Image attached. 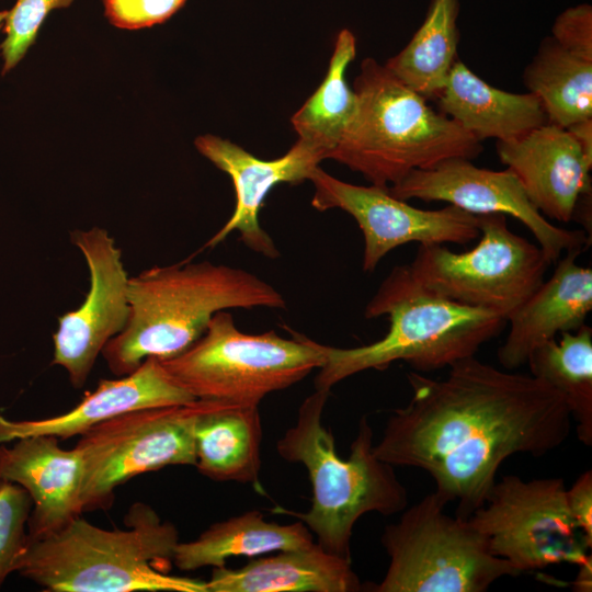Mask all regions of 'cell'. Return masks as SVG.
Segmentation results:
<instances>
[{"instance_id": "1", "label": "cell", "mask_w": 592, "mask_h": 592, "mask_svg": "<svg viewBox=\"0 0 592 592\" xmlns=\"http://www.w3.org/2000/svg\"><path fill=\"white\" fill-rule=\"evenodd\" d=\"M407 379L411 399L390 414L374 454L424 470L465 519L486 502L506 458L544 456L571 432L570 410L555 388L475 355L452 364L445 378L412 371Z\"/></svg>"}, {"instance_id": "2", "label": "cell", "mask_w": 592, "mask_h": 592, "mask_svg": "<svg viewBox=\"0 0 592 592\" xmlns=\"http://www.w3.org/2000/svg\"><path fill=\"white\" fill-rule=\"evenodd\" d=\"M129 317L102 351L115 376L147 357H173L192 345L212 317L234 308H285L283 295L259 276L209 261L153 266L128 281Z\"/></svg>"}, {"instance_id": "3", "label": "cell", "mask_w": 592, "mask_h": 592, "mask_svg": "<svg viewBox=\"0 0 592 592\" xmlns=\"http://www.w3.org/2000/svg\"><path fill=\"white\" fill-rule=\"evenodd\" d=\"M126 530H104L81 515L62 528L30 538L18 571L49 592H207L202 580L170 576L179 533L137 502Z\"/></svg>"}, {"instance_id": "4", "label": "cell", "mask_w": 592, "mask_h": 592, "mask_svg": "<svg viewBox=\"0 0 592 592\" xmlns=\"http://www.w3.org/2000/svg\"><path fill=\"white\" fill-rule=\"evenodd\" d=\"M387 315L384 338L367 345L342 349L327 345V358L315 378L317 390L330 391L339 382L367 369H386L403 361L428 373L474 356L497 337L506 319L491 310L466 306L423 289L407 265L396 266L367 303V319Z\"/></svg>"}, {"instance_id": "5", "label": "cell", "mask_w": 592, "mask_h": 592, "mask_svg": "<svg viewBox=\"0 0 592 592\" xmlns=\"http://www.w3.org/2000/svg\"><path fill=\"white\" fill-rule=\"evenodd\" d=\"M330 391L317 390L298 409L296 423L276 443L282 458L305 466L312 487L306 512L276 509L301 521L326 551L351 560L356 521L369 512L391 515L408 505V493L394 466L373 451L368 419L358 422L349 457L337 454L334 436L322 423Z\"/></svg>"}, {"instance_id": "6", "label": "cell", "mask_w": 592, "mask_h": 592, "mask_svg": "<svg viewBox=\"0 0 592 592\" xmlns=\"http://www.w3.org/2000/svg\"><path fill=\"white\" fill-rule=\"evenodd\" d=\"M356 113L333 159L388 189L414 170L451 158L473 160L481 141L409 88L385 65L367 57L354 79Z\"/></svg>"}, {"instance_id": "7", "label": "cell", "mask_w": 592, "mask_h": 592, "mask_svg": "<svg viewBox=\"0 0 592 592\" xmlns=\"http://www.w3.org/2000/svg\"><path fill=\"white\" fill-rule=\"evenodd\" d=\"M327 345L297 332L249 334L227 310L216 312L185 351L160 360L170 377L195 399L259 406L326 363Z\"/></svg>"}, {"instance_id": "8", "label": "cell", "mask_w": 592, "mask_h": 592, "mask_svg": "<svg viewBox=\"0 0 592 592\" xmlns=\"http://www.w3.org/2000/svg\"><path fill=\"white\" fill-rule=\"evenodd\" d=\"M435 491L386 525L382 544L389 566L375 592H485L502 577L520 573L491 554L468 519L445 513Z\"/></svg>"}, {"instance_id": "9", "label": "cell", "mask_w": 592, "mask_h": 592, "mask_svg": "<svg viewBox=\"0 0 592 592\" xmlns=\"http://www.w3.org/2000/svg\"><path fill=\"white\" fill-rule=\"evenodd\" d=\"M477 216L480 239L473 249L419 244L407 267L426 292L508 319L544 282L550 263L539 246L509 229L506 215Z\"/></svg>"}, {"instance_id": "10", "label": "cell", "mask_w": 592, "mask_h": 592, "mask_svg": "<svg viewBox=\"0 0 592 592\" xmlns=\"http://www.w3.org/2000/svg\"><path fill=\"white\" fill-rule=\"evenodd\" d=\"M212 400L137 409L80 435L82 511L106 510L114 490L140 474L172 465L195 466V425Z\"/></svg>"}, {"instance_id": "11", "label": "cell", "mask_w": 592, "mask_h": 592, "mask_svg": "<svg viewBox=\"0 0 592 592\" xmlns=\"http://www.w3.org/2000/svg\"><path fill=\"white\" fill-rule=\"evenodd\" d=\"M468 521L519 573L562 562L592 567V545L572 519L561 478L503 476Z\"/></svg>"}, {"instance_id": "12", "label": "cell", "mask_w": 592, "mask_h": 592, "mask_svg": "<svg viewBox=\"0 0 592 592\" xmlns=\"http://www.w3.org/2000/svg\"><path fill=\"white\" fill-rule=\"evenodd\" d=\"M309 181L315 189L314 208H339L357 223L364 238V272H373L387 253L402 244H466L480 235L478 216L451 204L440 209L417 208L388 189L351 184L320 167Z\"/></svg>"}, {"instance_id": "13", "label": "cell", "mask_w": 592, "mask_h": 592, "mask_svg": "<svg viewBox=\"0 0 592 592\" xmlns=\"http://www.w3.org/2000/svg\"><path fill=\"white\" fill-rule=\"evenodd\" d=\"M388 191L403 201L447 202L474 215H510L532 231L550 264L558 261L563 251H582L590 243L584 230L553 225L531 203L519 179L508 168L494 171L478 168L469 159L451 158L433 168L410 172Z\"/></svg>"}, {"instance_id": "14", "label": "cell", "mask_w": 592, "mask_h": 592, "mask_svg": "<svg viewBox=\"0 0 592 592\" xmlns=\"http://www.w3.org/2000/svg\"><path fill=\"white\" fill-rule=\"evenodd\" d=\"M70 237L88 265L90 286L77 309L58 317L52 364L62 367L71 385L81 388L104 346L127 323L129 277L122 251L105 229L75 230Z\"/></svg>"}, {"instance_id": "15", "label": "cell", "mask_w": 592, "mask_h": 592, "mask_svg": "<svg viewBox=\"0 0 592 592\" xmlns=\"http://www.w3.org/2000/svg\"><path fill=\"white\" fill-rule=\"evenodd\" d=\"M194 144L201 155L230 177L236 194L232 215L205 247H216L237 230L249 249L276 259L278 249L259 221L264 200L277 184L309 180L325 160L323 155L299 139L285 155L272 160L259 159L239 145L214 135L198 136Z\"/></svg>"}, {"instance_id": "16", "label": "cell", "mask_w": 592, "mask_h": 592, "mask_svg": "<svg viewBox=\"0 0 592 592\" xmlns=\"http://www.w3.org/2000/svg\"><path fill=\"white\" fill-rule=\"evenodd\" d=\"M497 153L546 218L570 221L580 196L591 192L592 163L566 128L546 123L520 138L497 141Z\"/></svg>"}, {"instance_id": "17", "label": "cell", "mask_w": 592, "mask_h": 592, "mask_svg": "<svg viewBox=\"0 0 592 592\" xmlns=\"http://www.w3.org/2000/svg\"><path fill=\"white\" fill-rule=\"evenodd\" d=\"M82 458L52 435H31L12 446L0 444V480L16 483L31 497L29 537L57 532L81 515Z\"/></svg>"}, {"instance_id": "18", "label": "cell", "mask_w": 592, "mask_h": 592, "mask_svg": "<svg viewBox=\"0 0 592 592\" xmlns=\"http://www.w3.org/2000/svg\"><path fill=\"white\" fill-rule=\"evenodd\" d=\"M196 400L167 373L159 358L147 357L134 372L102 379L71 410L39 420H10L0 415V444L31 435L68 440L126 412Z\"/></svg>"}, {"instance_id": "19", "label": "cell", "mask_w": 592, "mask_h": 592, "mask_svg": "<svg viewBox=\"0 0 592 592\" xmlns=\"http://www.w3.org/2000/svg\"><path fill=\"white\" fill-rule=\"evenodd\" d=\"M581 250L567 251L553 275L506 319L510 330L498 350V361L513 371L556 334L576 331L592 309V270L577 264Z\"/></svg>"}, {"instance_id": "20", "label": "cell", "mask_w": 592, "mask_h": 592, "mask_svg": "<svg viewBox=\"0 0 592 592\" xmlns=\"http://www.w3.org/2000/svg\"><path fill=\"white\" fill-rule=\"evenodd\" d=\"M277 553L241 568H214L207 592H355L362 588L351 560L317 543Z\"/></svg>"}, {"instance_id": "21", "label": "cell", "mask_w": 592, "mask_h": 592, "mask_svg": "<svg viewBox=\"0 0 592 592\" xmlns=\"http://www.w3.org/2000/svg\"><path fill=\"white\" fill-rule=\"evenodd\" d=\"M436 100L443 114L480 141L520 138L547 123L536 95L494 88L457 59Z\"/></svg>"}, {"instance_id": "22", "label": "cell", "mask_w": 592, "mask_h": 592, "mask_svg": "<svg viewBox=\"0 0 592 592\" xmlns=\"http://www.w3.org/2000/svg\"><path fill=\"white\" fill-rule=\"evenodd\" d=\"M262 424L258 406L212 400L195 425V467L216 481L259 482Z\"/></svg>"}, {"instance_id": "23", "label": "cell", "mask_w": 592, "mask_h": 592, "mask_svg": "<svg viewBox=\"0 0 592 592\" xmlns=\"http://www.w3.org/2000/svg\"><path fill=\"white\" fill-rule=\"evenodd\" d=\"M311 544L312 534L301 521L278 524L266 521L260 511L251 510L212 524L194 540L179 542L172 561L183 571L206 566L219 568L234 556L255 557Z\"/></svg>"}, {"instance_id": "24", "label": "cell", "mask_w": 592, "mask_h": 592, "mask_svg": "<svg viewBox=\"0 0 592 592\" xmlns=\"http://www.w3.org/2000/svg\"><path fill=\"white\" fill-rule=\"evenodd\" d=\"M355 56L356 38L343 29L335 37L323 81L291 118L298 139L319 150L325 159H330L356 113L357 98L345 80Z\"/></svg>"}, {"instance_id": "25", "label": "cell", "mask_w": 592, "mask_h": 592, "mask_svg": "<svg viewBox=\"0 0 592 592\" xmlns=\"http://www.w3.org/2000/svg\"><path fill=\"white\" fill-rule=\"evenodd\" d=\"M459 0H430L425 19L409 43L385 66L423 98L436 99L456 60Z\"/></svg>"}, {"instance_id": "26", "label": "cell", "mask_w": 592, "mask_h": 592, "mask_svg": "<svg viewBox=\"0 0 592 592\" xmlns=\"http://www.w3.org/2000/svg\"><path fill=\"white\" fill-rule=\"evenodd\" d=\"M523 79L528 92L538 98L547 123L567 128L592 117V61L561 47L551 36L542 41Z\"/></svg>"}, {"instance_id": "27", "label": "cell", "mask_w": 592, "mask_h": 592, "mask_svg": "<svg viewBox=\"0 0 592 592\" xmlns=\"http://www.w3.org/2000/svg\"><path fill=\"white\" fill-rule=\"evenodd\" d=\"M531 375L555 388L576 422L578 440L592 446V329L588 325L561 333L536 348L527 358Z\"/></svg>"}, {"instance_id": "28", "label": "cell", "mask_w": 592, "mask_h": 592, "mask_svg": "<svg viewBox=\"0 0 592 592\" xmlns=\"http://www.w3.org/2000/svg\"><path fill=\"white\" fill-rule=\"evenodd\" d=\"M32 505L24 488L0 480V588L12 572L18 571L25 553Z\"/></svg>"}, {"instance_id": "29", "label": "cell", "mask_w": 592, "mask_h": 592, "mask_svg": "<svg viewBox=\"0 0 592 592\" xmlns=\"http://www.w3.org/2000/svg\"><path fill=\"white\" fill-rule=\"evenodd\" d=\"M73 0H18L5 18V39L0 45L3 58L2 75L14 68L34 44L37 32L48 13L66 8Z\"/></svg>"}, {"instance_id": "30", "label": "cell", "mask_w": 592, "mask_h": 592, "mask_svg": "<svg viewBox=\"0 0 592 592\" xmlns=\"http://www.w3.org/2000/svg\"><path fill=\"white\" fill-rule=\"evenodd\" d=\"M186 0H103L105 16L116 27L139 30L161 24Z\"/></svg>"}, {"instance_id": "31", "label": "cell", "mask_w": 592, "mask_h": 592, "mask_svg": "<svg viewBox=\"0 0 592 592\" xmlns=\"http://www.w3.org/2000/svg\"><path fill=\"white\" fill-rule=\"evenodd\" d=\"M551 37L567 50L592 61V5L581 3L562 11L553 24Z\"/></svg>"}, {"instance_id": "32", "label": "cell", "mask_w": 592, "mask_h": 592, "mask_svg": "<svg viewBox=\"0 0 592 592\" xmlns=\"http://www.w3.org/2000/svg\"><path fill=\"white\" fill-rule=\"evenodd\" d=\"M567 502L572 519L585 537L592 545V471H584L567 489Z\"/></svg>"}, {"instance_id": "33", "label": "cell", "mask_w": 592, "mask_h": 592, "mask_svg": "<svg viewBox=\"0 0 592 592\" xmlns=\"http://www.w3.org/2000/svg\"><path fill=\"white\" fill-rule=\"evenodd\" d=\"M566 129L579 144L587 160L592 163V117L578 121Z\"/></svg>"}, {"instance_id": "34", "label": "cell", "mask_w": 592, "mask_h": 592, "mask_svg": "<svg viewBox=\"0 0 592 592\" xmlns=\"http://www.w3.org/2000/svg\"><path fill=\"white\" fill-rule=\"evenodd\" d=\"M7 15H8V11H1L0 12V29L2 26L3 20H5Z\"/></svg>"}]
</instances>
